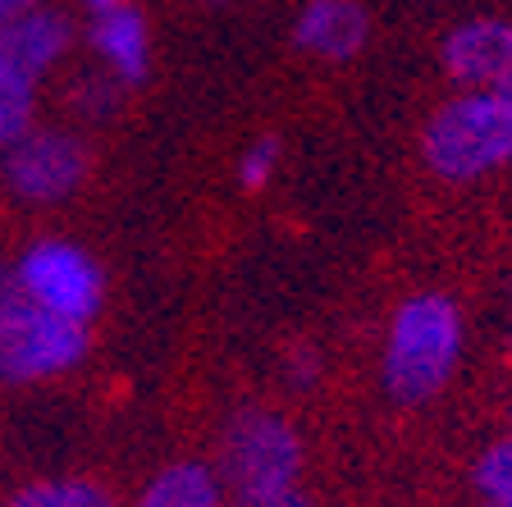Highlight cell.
Here are the masks:
<instances>
[{
    "mask_svg": "<svg viewBox=\"0 0 512 507\" xmlns=\"http://www.w3.org/2000/svg\"><path fill=\"white\" fill-rule=\"evenodd\" d=\"M462 352V316L453 297L416 293L389 320L384 343V389L398 402H426L448 384Z\"/></svg>",
    "mask_w": 512,
    "mask_h": 507,
    "instance_id": "cell-1",
    "label": "cell"
},
{
    "mask_svg": "<svg viewBox=\"0 0 512 507\" xmlns=\"http://www.w3.org/2000/svg\"><path fill=\"white\" fill-rule=\"evenodd\" d=\"M426 165L439 179H480L490 169L512 165V96L467 92L435 110L426 124Z\"/></svg>",
    "mask_w": 512,
    "mask_h": 507,
    "instance_id": "cell-2",
    "label": "cell"
},
{
    "mask_svg": "<svg viewBox=\"0 0 512 507\" xmlns=\"http://www.w3.org/2000/svg\"><path fill=\"white\" fill-rule=\"evenodd\" d=\"M87 357V325L37 307L14 275H0V380L37 384Z\"/></svg>",
    "mask_w": 512,
    "mask_h": 507,
    "instance_id": "cell-3",
    "label": "cell"
},
{
    "mask_svg": "<svg viewBox=\"0 0 512 507\" xmlns=\"http://www.w3.org/2000/svg\"><path fill=\"white\" fill-rule=\"evenodd\" d=\"M215 476L243 494H270V489H293L302 476V439L298 430L275 412L243 407L224 421L220 434V471Z\"/></svg>",
    "mask_w": 512,
    "mask_h": 507,
    "instance_id": "cell-4",
    "label": "cell"
},
{
    "mask_svg": "<svg viewBox=\"0 0 512 507\" xmlns=\"http://www.w3.org/2000/svg\"><path fill=\"white\" fill-rule=\"evenodd\" d=\"M14 279L37 307L78 320V325H87L101 311V293H106L101 265L74 243H32Z\"/></svg>",
    "mask_w": 512,
    "mask_h": 507,
    "instance_id": "cell-5",
    "label": "cell"
},
{
    "mask_svg": "<svg viewBox=\"0 0 512 507\" xmlns=\"http://www.w3.org/2000/svg\"><path fill=\"white\" fill-rule=\"evenodd\" d=\"M5 188L19 201L32 206H51V201L74 197L87 179V147L74 133L42 128V133H23L5 147Z\"/></svg>",
    "mask_w": 512,
    "mask_h": 507,
    "instance_id": "cell-6",
    "label": "cell"
},
{
    "mask_svg": "<svg viewBox=\"0 0 512 507\" xmlns=\"http://www.w3.org/2000/svg\"><path fill=\"white\" fill-rule=\"evenodd\" d=\"M448 78L471 92H499V83L512 69V23L503 19H476L462 23L439 46Z\"/></svg>",
    "mask_w": 512,
    "mask_h": 507,
    "instance_id": "cell-7",
    "label": "cell"
},
{
    "mask_svg": "<svg viewBox=\"0 0 512 507\" xmlns=\"http://www.w3.org/2000/svg\"><path fill=\"white\" fill-rule=\"evenodd\" d=\"M371 37V19L357 0H311L293 23V46L316 60H352Z\"/></svg>",
    "mask_w": 512,
    "mask_h": 507,
    "instance_id": "cell-8",
    "label": "cell"
},
{
    "mask_svg": "<svg viewBox=\"0 0 512 507\" xmlns=\"http://www.w3.org/2000/svg\"><path fill=\"white\" fill-rule=\"evenodd\" d=\"M92 46L96 55L106 60V69L119 83L138 87L151 69V37H147V19H142L133 5L115 0L106 10H96L92 23Z\"/></svg>",
    "mask_w": 512,
    "mask_h": 507,
    "instance_id": "cell-9",
    "label": "cell"
},
{
    "mask_svg": "<svg viewBox=\"0 0 512 507\" xmlns=\"http://www.w3.org/2000/svg\"><path fill=\"white\" fill-rule=\"evenodd\" d=\"M69 42H74V28H69V19L55 10H32V14H19V19L0 23V51L10 55L19 69H28L32 78L51 74L55 64H60V55L69 51Z\"/></svg>",
    "mask_w": 512,
    "mask_h": 507,
    "instance_id": "cell-10",
    "label": "cell"
},
{
    "mask_svg": "<svg viewBox=\"0 0 512 507\" xmlns=\"http://www.w3.org/2000/svg\"><path fill=\"white\" fill-rule=\"evenodd\" d=\"M138 507H220V476L202 462H174L147 480Z\"/></svg>",
    "mask_w": 512,
    "mask_h": 507,
    "instance_id": "cell-11",
    "label": "cell"
},
{
    "mask_svg": "<svg viewBox=\"0 0 512 507\" xmlns=\"http://www.w3.org/2000/svg\"><path fill=\"white\" fill-rule=\"evenodd\" d=\"M32 92H37V78L28 69L10 60L0 51V147H10L14 138H23L32 124Z\"/></svg>",
    "mask_w": 512,
    "mask_h": 507,
    "instance_id": "cell-12",
    "label": "cell"
},
{
    "mask_svg": "<svg viewBox=\"0 0 512 507\" xmlns=\"http://www.w3.org/2000/svg\"><path fill=\"white\" fill-rule=\"evenodd\" d=\"M10 507H115V498L92 480H37L19 489Z\"/></svg>",
    "mask_w": 512,
    "mask_h": 507,
    "instance_id": "cell-13",
    "label": "cell"
},
{
    "mask_svg": "<svg viewBox=\"0 0 512 507\" xmlns=\"http://www.w3.org/2000/svg\"><path fill=\"white\" fill-rule=\"evenodd\" d=\"M476 489L485 503H508L512 507V439L494 444L490 453L476 462Z\"/></svg>",
    "mask_w": 512,
    "mask_h": 507,
    "instance_id": "cell-14",
    "label": "cell"
},
{
    "mask_svg": "<svg viewBox=\"0 0 512 507\" xmlns=\"http://www.w3.org/2000/svg\"><path fill=\"white\" fill-rule=\"evenodd\" d=\"M275 169H279V142L256 138L252 147L243 151V160H238V183H243L247 192H261L270 179H275Z\"/></svg>",
    "mask_w": 512,
    "mask_h": 507,
    "instance_id": "cell-15",
    "label": "cell"
},
{
    "mask_svg": "<svg viewBox=\"0 0 512 507\" xmlns=\"http://www.w3.org/2000/svg\"><path fill=\"white\" fill-rule=\"evenodd\" d=\"M288 384H298V389H307V384H316V375H320V357H316V348L311 343H298V348L288 352Z\"/></svg>",
    "mask_w": 512,
    "mask_h": 507,
    "instance_id": "cell-16",
    "label": "cell"
},
{
    "mask_svg": "<svg viewBox=\"0 0 512 507\" xmlns=\"http://www.w3.org/2000/svg\"><path fill=\"white\" fill-rule=\"evenodd\" d=\"M74 101L87 110L92 119L110 115V106H115V78H101V83H83V92H74Z\"/></svg>",
    "mask_w": 512,
    "mask_h": 507,
    "instance_id": "cell-17",
    "label": "cell"
},
{
    "mask_svg": "<svg viewBox=\"0 0 512 507\" xmlns=\"http://www.w3.org/2000/svg\"><path fill=\"white\" fill-rule=\"evenodd\" d=\"M234 507H311L298 489H270V494H243L234 498Z\"/></svg>",
    "mask_w": 512,
    "mask_h": 507,
    "instance_id": "cell-18",
    "label": "cell"
},
{
    "mask_svg": "<svg viewBox=\"0 0 512 507\" xmlns=\"http://www.w3.org/2000/svg\"><path fill=\"white\" fill-rule=\"evenodd\" d=\"M46 0H0V23H10L19 19V14H32V10H42Z\"/></svg>",
    "mask_w": 512,
    "mask_h": 507,
    "instance_id": "cell-19",
    "label": "cell"
},
{
    "mask_svg": "<svg viewBox=\"0 0 512 507\" xmlns=\"http://www.w3.org/2000/svg\"><path fill=\"white\" fill-rule=\"evenodd\" d=\"M499 92H503V96H512V69H508V78L499 83Z\"/></svg>",
    "mask_w": 512,
    "mask_h": 507,
    "instance_id": "cell-20",
    "label": "cell"
},
{
    "mask_svg": "<svg viewBox=\"0 0 512 507\" xmlns=\"http://www.w3.org/2000/svg\"><path fill=\"white\" fill-rule=\"evenodd\" d=\"M87 5H92V10H106V5H115V0H87Z\"/></svg>",
    "mask_w": 512,
    "mask_h": 507,
    "instance_id": "cell-21",
    "label": "cell"
},
{
    "mask_svg": "<svg viewBox=\"0 0 512 507\" xmlns=\"http://www.w3.org/2000/svg\"><path fill=\"white\" fill-rule=\"evenodd\" d=\"M508 348H512V302H508Z\"/></svg>",
    "mask_w": 512,
    "mask_h": 507,
    "instance_id": "cell-22",
    "label": "cell"
},
{
    "mask_svg": "<svg viewBox=\"0 0 512 507\" xmlns=\"http://www.w3.org/2000/svg\"><path fill=\"white\" fill-rule=\"evenodd\" d=\"M485 507H508V503H485Z\"/></svg>",
    "mask_w": 512,
    "mask_h": 507,
    "instance_id": "cell-23",
    "label": "cell"
},
{
    "mask_svg": "<svg viewBox=\"0 0 512 507\" xmlns=\"http://www.w3.org/2000/svg\"><path fill=\"white\" fill-rule=\"evenodd\" d=\"M206 5H224V0H206Z\"/></svg>",
    "mask_w": 512,
    "mask_h": 507,
    "instance_id": "cell-24",
    "label": "cell"
}]
</instances>
